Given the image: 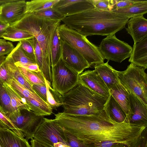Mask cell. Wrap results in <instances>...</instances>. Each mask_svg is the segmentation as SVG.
Instances as JSON below:
<instances>
[{
  "label": "cell",
  "mask_w": 147,
  "mask_h": 147,
  "mask_svg": "<svg viewBox=\"0 0 147 147\" xmlns=\"http://www.w3.org/2000/svg\"><path fill=\"white\" fill-rule=\"evenodd\" d=\"M55 119L63 130L84 144L96 147L102 143L111 142L127 147H136L147 125L128 122L118 123L108 115L104 109L90 115L54 114Z\"/></svg>",
  "instance_id": "6da1fadb"
},
{
  "label": "cell",
  "mask_w": 147,
  "mask_h": 147,
  "mask_svg": "<svg viewBox=\"0 0 147 147\" xmlns=\"http://www.w3.org/2000/svg\"><path fill=\"white\" fill-rule=\"evenodd\" d=\"M129 18L122 15L95 8L65 17L61 20L67 27L86 37L115 34L125 28Z\"/></svg>",
  "instance_id": "7a4b0ae2"
},
{
  "label": "cell",
  "mask_w": 147,
  "mask_h": 147,
  "mask_svg": "<svg viewBox=\"0 0 147 147\" xmlns=\"http://www.w3.org/2000/svg\"><path fill=\"white\" fill-rule=\"evenodd\" d=\"M108 99L78 82L62 96L63 112L76 115L98 114L104 110Z\"/></svg>",
  "instance_id": "3957f363"
},
{
  "label": "cell",
  "mask_w": 147,
  "mask_h": 147,
  "mask_svg": "<svg viewBox=\"0 0 147 147\" xmlns=\"http://www.w3.org/2000/svg\"><path fill=\"white\" fill-rule=\"evenodd\" d=\"M56 20L47 19L33 13L25 14L19 21L12 26L33 35L42 50L46 74V79L51 83L50 47L52 26Z\"/></svg>",
  "instance_id": "277c9868"
},
{
  "label": "cell",
  "mask_w": 147,
  "mask_h": 147,
  "mask_svg": "<svg viewBox=\"0 0 147 147\" xmlns=\"http://www.w3.org/2000/svg\"><path fill=\"white\" fill-rule=\"evenodd\" d=\"M58 30L62 40L80 52L90 66L104 63L105 59L98 47L90 42L86 37L64 24H60Z\"/></svg>",
  "instance_id": "5b68a950"
},
{
  "label": "cell",
  "mask_w": 147,
  "mask_h": 147,
  "mask_svg": "<svg viewBox=\"0 0 147 147\" xmlns=\"http://www.w3.org/2000/svg\"><path fill=\"white\" fill-rule=\"evenodd\" d=\"M146 68L131 63L123 71L115 70L121 84L147 105V74Z\"/></svg>",
  "instance_id": "8992f818"
},
{
  "label": "cell",
  "mask_w": 147,
  "mask_h": 147,
  "mask_svg": "<svg viewBox=\"0 0 147 147\" xmlns=\"http://www.w3.org/2000/svg\"><path fill=\"white\" fill-rule=\"evenodd\" d=\"M51 69L52 88L61 95L78 83L79 74L67 65L62 58Z\"/></svg>",
  "instance_id": "52a82bcc"
},
{
  "label": "cell",
  "mask_w": 147,
  "mask_h": 147,
  "mask_svg": "<svg viewBox=\"0 0 147 147\" xmlns=\"http://www.w3.org/2000/svg\"><path fill=\"white\" fill-rule=\"evenodd\" d=\"M33 138L52 147H70L64 131L55 119L44 117Z\"/></svg>",
  "instance_id": "ba28073f"
},
{
  "label": "cell",
  "mask_w": 147,
  "mask_h": 147,
  "mask_svg": "<svg viewBox=\"0 0 147 147\" xmlns=\"http://www.w3.org/2000/svg\"><path fill=\"white\" fill-rule=\"evenodd\" d=\"M7 116L28 140L33 138L44 118V116L37 115L31 110H18L7 114Z\"/></svg>",
  "instance_id": "9c48e42d"
},
{
  "label": "cell",
  "mask_w": 147,
  "mask_h": 147,
  "mask_svg": "<svg viewBox=\"0 0 147 147\" xmlns=\"http://www.w3.org/2000/svg\"><path fill=\"white\" fill-rule=\"evenodd\" d=\"M98 47L105 59L119 63L130 57L132 50L131 46L118 39L115 34L107 36Z\"/></svg>",
  "instance_id": "30bf717a"
},
{
  "label": "cell",
  "mask_w": 147,
  "mask_h": 147,
  "mask_svg": "<svg viewBox=\"0 0 147 147\" xmlns=\"http://www.w3.org/2000/svg\"><path fill=\"white\" fill-rule=\"evenodd\" d=\"M61 58L67 65L79 74L90 67L80 52L62 40Z\"/></svg>",
  "instance_id": "8fae6325"
},
{
  "label": "cell",
  "mask_w": 147,
  "mask_h": 147,
  "mask_svg": "<svg viewBox=\"0 0 147 147\" xmlns=\"http://www.w3.org/2000/svg\"><path fill=\"white\" fill-rule=\"evenodd\" d=\"M26 1L16 0L0 7V21L12 26L19 21L25 14Z\"/></svg>",
  "instance_id": "7c38bea8"
},
{
  "label": "cell",
  "mask_w": 147,
  "mask_h": 147,
  "mask_svg": "<svg viewBox=\"0 0 147 147\" xmlns=\"http://www.w3.org/2000/svg\"><path fill=\"white\" fill-rule=\"evenodd\" d=\"M64 17L94 8L92 0H59L52 7Z\"/></svg>",
  "instance_id": "4fadbf2b"
},
{
  "label": "cell",
  "mask_w": 147,
  "mask_h": 147,
  "mask_svg": "<svg viewBox=\"0 0 147 147\" xmlns=\"http://www.w3.org/2000/svg\"><path fill=\"white\" fill-rule=\"evenodd\" d=\"M78 82L106 98L110 95L108 88L95 69L86 71L80 74Z\"/></svg>",
  "instance_id": "5bb4252c"
},
{
  "label": "cell",
  "mask_w": 147,
  "mask_h": 147,
  "mask_svg": "<svg viewBox=\"0 0 147 147\" xmlns=\"http://www.w3.org/2000/svg\"><path fill=\"white\" fill-rule=\"evenodd\" d=\"M129 104L128 121L132 123L147 125V105L130 92Z\"/></svg>",
  "instance_id": "9a60e30c"
},
{
  "label": "cell",
  "mask_w": 147,
  "mask_h": 147,
  "mask_svg": "<svg viewBox=\"0 0 147 147\" xmlns=\"http://www.w3.org/2000/svg\"><path fill=\"white\" fill-rule=\"evenodd\" d=\"M0 144L1 147H31L20 130L5 128H0Z\"/></svg>",
  "instance_id": "2e32d148"
},
{
  "label": "cell",
  "mask_w": 147,
  "mask_h": 147,
  "mask_svg": "<svg viewBox=\"0 0 147 147\" xmlns=\"http://www.w3.org/2000/svg\"><path fill=\"white\" fill-rule=\"evenodd\" d=\"M61 21L56 20L52 26L50 47L51 68L55 65L61 58L62 40L58 30Z\"/></svg>",
  "instance_id": "e0dca14e"
},
{
  "label": "cell",
  "mask_w": 147,
  "mask_h": 147,
  "mask_svg": "<svg viewBox=\"0 0 147 147\" xmlns=\"http://www.w3.org/2000/svg\"><path fill=\"white\" fill-rule=\"evenodd\" d=\"M126 30L135 43L147 36V20L143 16L130 18Z\"/></svg>",
  "instance_id": "ac0fdd59"
},
{
  "label": "cell",
  "mask_w": 147,
  "mask_h": 147,
  "mask_svg": "<svg viewBox=\"0 0 147 147\" xmlns=\"http://www.w3.org/2000/svg\"><path fill=\"white\" fill-rule=\"evenodd\" d=\"M129 61L136 65L147 68V36L134 43Z\"/></svg>",
  "instance_id": "d6986e66"
},
{
  "label": "cell",
  "mask_w": 147,
  "mask_h": 147,
  "mask_svg": "<svg viewBox=\"0 0 147 147\" xmlns=\"http://www.w3.org/2000/svg\"><path fill=\"white\" fill-rule=\"evenodd\" d=\"M109 61L94 65L96 70L109 90L112 87L120 83L115 70L108 64Z\"/></svg>",
  "instance_id": "ffe728a7"
},
{
  "label": "cell",
  "mask_w": 147,
  "mask_h": 147,
  "mask_svg": "<svg viewBox=\"0 0 147 147\" xmlns=\"http://www.w3.org/2000/svg\"><path fill=\"white\" fill-rule=\"evenodd\" d=\"M109 90L110 94L124 111L127 119L130 110L129 92L120 83L114 86Z\"/></svg>",
  "instance_id": "44dd1931"
},
{
  "label": "cell",
  "mask_w": 147,
  "mask_h": 147,
  "mask_svg": "<svg viewBox=\"0 0 147 147\" xmlns=\"http://www.w3.org/2000/svg\"><path fill=\"white\" fill-rule=\"evenodd\" d=\"M104 109L110 118L116 122H129L124 111L111 94L105 104Z\"/></svg>",
  "instance_id": "7402d4cb"
},
{
  "label": "cell",
  "mask_w": 147,
  "mask_h": 147,
  "mask_svg": "<svg viewBox=\"0 0 147 147\" xmlns=\"http://www.w3.org/2000/svg\"><path fill=\"white\" fill-rule=\"evenodd\" d=\"M111 11L122 15L129 18L143 16L147 13V0H140L131 5L114 9Z\"/></svg>",
  "instance_id": "603a6c76"
},
{
  "label": "cell",
  "mask_w": 147,
  "mask_h": 147,
  "mask_svg": "<svg viewBox=\"0 0 147 147\" xmlns=\"http://www.w3.org/2000/svg\"><path fill=\"white\" fill-rule=\"evenodd\" d=\"M5 62L11 79H14L24 87L32 92L36 93L31 85L21 72L18 67L15 65L11 57L7 55Z\"/></svg>",
  "instance_id": "cb8c5ba5"
},
{
  "label": "cell",
  "mask_w": 147,
  "mask_h": 147,
  "mask_svg": "<svg viewBox=\"0 0 147 147\" xmlns=\"http://www.w3.org/2000/svg\"><path fill=\"white\" fill-rule=\"evenodd\" d=\"M33 37L32 35L27 32L10 26L7 28L2 37L5 40L13 42H20Z\"/></svg>",
  "instance_id": "d4e9b609"
},
{
  "label": "cell",
  "mask_w": 147,
  "mask_h": 147,
  "mask_svg": "<svg viewBox=\"0 0 147 147\" xmlns=\"http://www.w3.org/2000/svg\"><path fill=\"white\" fill-rule=\"evenodd\" d=\"M6 90L10 97L11 105L14 111L18 110H31L25 98L10 85L6 84Z\"/></svg>",
  "instance_id": "484cf974"
},
{
  "label": "cell",
  "mask_w": 147,
  "mask_h": 147,
  "mask_svg": "<svg viewBox=\"0 0 147 147\" xmlns=\"http://www.w3.org/2000/svg\"><path fill=\"white\" fill-rule=\"evenodd\" d=\"M59 0H33L26 2L25 14L33 13L51 8Z\"/></svg>",
  "instance_id": "4316f807"
},
{
  "label": "cell",
  "mask_w": 147,
  "mask_h": 147,
  "mask_svg": "<svg viewBox=\"0 0 147 147\" xmlns=\"http://www.w3.org/2000/svg\"><path fill=\"white\" fill-rule=\"evenodd\" d=\"M47 91V102L53 109L62 106L63 104L62 96L53 89L51 84L45 78Z\"/></svg>",
  "instance_id": "83f0119b"
},
{
  "label": "cell",
  "mask_w": 147,
  "mask_h": 147,
  "mask_svg": "<svg viewBox=\"0 0 147 147\" xmlns=\"http://www.w3.org/2000/svg\"><path fill=\"white\" fill-rule=\"evenodd\" d=\"M10 85L26 99H34L44 104L48 105L36 93L32 92L24 87L14 79L11 80Z\"/></svg>",
  "instance_id": "f1b7e54d"
},
{
  "label": "cell",
  "mask_w": 147,
  "mask_h": 147,
  "mask_svg": "<svg viewBox=\"0 0 147 147\" xmlns=\"http://www.w3.org/2000/svg\"><path fill=\"white\" fill-rule=\"evenodd\" d=\"M7 55L11 57L16 65L36 63L25 54L21 47L20 42Z\"/></svg>",
  "instance_id": "f546056e"
},
{
  "label": "cell",
  "mask_w": 147,
  "mask_h": 147,
  "mask_svg": "<svg viewBox=\"0 0 147 147\" xmlns=\"http://www.w3.org/2000/svg\"><path fill=\"white\" fill-rule=\"evenodd\" d=\"M18 67L21 72L31 85L35 84L45 85V78L41 71H32L24 67Z\"/></svg>",
  "instance_id": "4dcf8cb0"
},
{
  "label": "cell",
  "mask_w": 147,
  "mask_h": 147,
  "mask_svg": "<svg viewBox=\"0 0 147 147\" xmlns=\"http://www.w3.org/2000/svg\"><path fill=\"white\" fill-rule=\"evenodd\" d=\"M0 105L7 114L14 111L6 90V84L0 80Z\"/></svg>",
  "instance_id": "1f68e13d"
},
{
  "label": "cell",
  "mask_w": 147,
  "mask_h": 147,
  "mask_svg": "<svg viewBox=\"0 0 147 147\" xmlns=\"http://www.w3.org/2000/svg\"><path fill=\"white\" fill-rule=\"evenodd\" d=\"M31 39L34 48L36 63L38 65L40 70L46 79V74L41 49L38 42L34 37Z\"/></svg>",
  "instance_id": "d6a6232c"
},
{
  "label": "cell",
  "mask_w": 147,
  "mask_h": 147,
  "mask_svg": "<svg viewBox=\"0 0 147 147\" xmlns=\"http://www.w3.org/2000/svg\"><path fill=\"white\" fill-rule=\"evenodd\" d=\"M35 15L47 19L61 20L64 18L59 13L52 7L47 9L33 13Z\"/></svg>",
  "instance_id": "836d02e7"
},
{
  "label": "cell",
  "mask_w": 147,
  "mask_h": 147,
  "mask_svg": "<svg viewBox=\"0 0 147 147\" xmlns=\"http://www.w3.org/2000/svg\"><path fill=\"white\" fill-rule=\"evenodd\" d=\"M6 57H0V80L10 85L11 79L6 62Z\"/></svg>",
  "instance_id": "e575fe53"
},
{
  "label": "cell",
  "mask_w": 147,
  "mask_h": 147,
  "mask_svg": "<svg viewBox=\"0 0 147 147\" xmlns=\"http://www.w3.org/2000/svg\"><path fill=\"white\" fill-rule=\"evenodd\" d=\"M31 39L23 40L19 42L20 43L21 47L25 54L36 63L34 48Z\"/></svg>",
  "instance_id": "d590c367"
},
{
  "label": "cell",
  "mask_w": 147,
  "mask_h": 147,
  "mask_svg": "<svg viewBox=\"0 0 147 147\" xmlns=\"http://www.w3.org/2000/svg\"><path fill=\"white\" fill-rule=\"evenodd\" d=\"M139 0H110L111 10L124 8L137 3Z\"/></svg>",
  "instance_id": "8d00e7d4"
},
{
  "label": "cell",
  "mask_w": 147,
  "mask_h": 147,
  "mask_svg": "<svg viewBox=\"0 0 147 147\" xmlns=\"http://www.w3.org/2000/svg\"><path fill=\"white\" fill-rule=\"evenodd\" d=\"M64 131L67 142L70 147H93L84 144L73 135Z\"/></svg>",
  "instance_id": "74e56055"
},
{
  "label": "cell",
  "mask_w": 147,
  "mask_h": 147,
  "mask_svg": "<svg viewBox=\"0 0 147 147\" xmlns=\"http://www.w3.org/2000/svg\"><path fill=\"white\" fill-rule=\"evenodd\" d=\"M94 8L98 9L111 11L110 0H92Z\"/></svg>",
  "instance_id": "f35d334b"
},
{
  "label": "cell",
  "mask_w": 147,
  "mask_h": 147,
  "mask_svg": "<svg viewBox=\"0 0 147 147\" xmlns=\"http://www.w3.org/2000/svg\"><path fill=\"white\" fill-rule=\"evenodd\" d=\"M7 114L0 105V119L6 125L8 129L12 130L18 129L9 119Z\"/></svg>",
  "instance_id": "ab89813d"
},
{
  "label": "cell",
  "mask_w": 147,
  "mask_h": 147,
  "mask_svg": "<svg viewBox=\"0 0 147 147\" xmlns=\"http://www.w3.org/2000/svg\"><path fill=\"white\" fill-rule=\"evenodd\" d=\"M35 92L44 101L47 102V89L46 84H35L32 85Z\"/></svg>",
  "instance_id": "60d3db41"
},
{
  "label": "cell",
  "mask_w": 147,
  "mask_h": 147,
  "mask_svg": "<svg viewBox=\"0 0 147 147\" xmlns=\"http://www.w3.org/2000/svg\"><path fill=\"white\" fill-rule=\"evenodd\" d=\"M14 48L12 44L9 42L0 44V57L8 55Z\"/></svg>",
  "instance_id": "b9f144b4"
},
{
  "label": "cell",
  "mask_w": 147,
  "mask_h": 147,
  "mask_svg": "<svg viewBox=\"0 0 147 147\" xmlns=\"http://www.w3.org/2000/svg\"><path fill=\"white\" fill-rule=\"evenodd\" d=\"M17 66L24 67L29 71L38 72L41 71L38 65L36 63H33L27 65H16Z\"/></svg>",
  "instance_id": "7bdbcfd3"
},
{
  "label": "cell",
  "mask_w": 147,
  "mask_h": 147,
  "mask_svg": "<svg viewBox=\"0 0 147 147\" xmlns=\"http://www.w3.org/2000/svg\"><path fill=\"white\" fill-rule=\"evenodd\" d=\"M31 147H52L41 143L33 138L30 141Z\"/></svg>",
  "instance_id": "ee69618b"
},
{
  "label": "cell",
  "mask_w": 147,
  "mask_h": 147,
  "mask_svg": "<svg viewBox=\"0 0 147 147\" xmlns=\"http://www.w3.org/2000/svg\"><path fill=\"white\" fill-rule=\"evenodd\" d=\"M9 25L0 21V38H2Z\"/></svg>",
  "instance_id": "f6af8a7d"
},
{
  "label": "cell",
  "mask_w": 147,
  "mask_h": 147,
  "mask_svg": "<svg viewBox=\"0 0 147 147\" xmlns=\"http://www.w3.org/2000/svg\"><path fill=\"white\" fill-rule=\"evenodd\" d=\"M16 0H0V7L7 3L15 1Z\"/></svg>",
  "instance_id": "bcb514c9"
},
{
  "label": "cell",
  "mask_w": 147,
  "mask_h": 147,
  "mask_svg": "<svg viewBox=\"0 0 147 147\" xmlns=\"http://www.w3.org/2000/svg\"><path fill=\"white\" fill-rule=\"evenodd\" d=\"M110 147H127L125 145L123 144L117 143L115 144Z\"/></svg>",
  "instance_id": "7dc6e473"
},
{
  "label": "cell",
  "mask_w": 147,
  "mask_h": 147,
  "mask_svg": "<svg viewBox=\"0 0 147 147\" xmlns=\"http://www.w3.org/2000/svg\"><path fill=\"white\" fill-rule=\"evenodd\" d=\"M0 128H8L6 125L0 119Z\"/></svg>",
  "instance_id": "c3c4849f"
},
{
  "label": "cell",
  "mask_w": 147,
  "mask_h": 147,
  "mask_svg": "<svg viewBox=\"0 0 147 147\" xmlns=\"http://www.w3.org/2000/svg\"><path fill=\"white\" fill-rule=\"evenodd\" d=\"M6 42V41L5 39H0V44L4 43Z\"/></svg>",
  "instance_id": "681fc988"
},
{
  "label": "cell",
  "mask_w": 147,
  "mask_h": 147,
  "mask_svg": "<svg viewBox=\"0 0 147 147\" xmlns=\"http://www.w3.org/2000/svg\"><path fill=\"white\" fill-rule=\"evenodd\" d=\"M144 147H147V143H146L144 146Z\"/></svg>",
  "instance_id": "f907efd6"
},
{
  "label": "cell",
  "mask_w": 147,
  "mask_h": 147,
  "mask_svg": "<svg viewBox=\"0 0 147 147\" xmlns=\"http://www.w3.org/2000/svg\"><path fill=\"white\" fill-rule=\"evenodd\" d=\"M0 147H1V146L0 144Z\"/></svg>",
  "instance_id": "816d5d0a"
},
{
  "label": "cell",
  "mask_w": 147,
  "mask_h": 147,
  "mask_svg": "<svg viewBox=\"0 0 147 147\" xmlns=\"http://www.w3.org/2000/svg\"><path fill=\"white\" fill-rule=\"evenodd\" d=\"M0 11H1V9H0Z\"/></svg>",
  "instance_id": "f5cc1de1"
}]
</instances>
